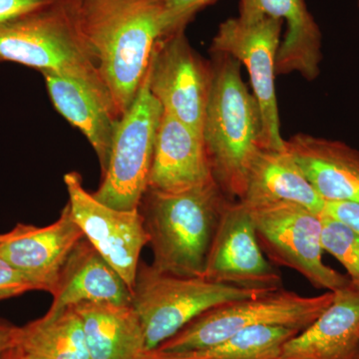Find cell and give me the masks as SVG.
<instances>
[{
    "mask_svg": "<svg viewBox=\"0 0 359 359\" xmlns=\"http://www.w3.org/2000/svg\"><path fill=\"white\" fill-rule=\"evenodd\" d=\"M88 44L120 117L132 105L165 34L158 0H73Z\"/></svg>",
    "mask_w": 359,
    "mask_h": 359,
    "instance_id": "obj_1",
    "label": "cell"
},
{
    "mask_svg": "<svg viewBox=\"0 0 359 359\" xmlns=\"http://www.w3.org/2000/svg\"><path fill=\"white\" fill-rule=\"evenodd\" d=\"M211 68L203 140L215 182L229 200L240 201L250 163L263 148L261 113L237 59L212 53Z\"/></svg>",
    "mask_w": 359,
    "mask_h": 359,
    "instance_id": "obj_2",
    "label": "cell"
},
{
    "mask_svg": "<svg viewBox=\"0 0 359 359\" xmlns=\"http://www.w3.org/2000/svg\"><path fill=\"white\" fill-rule=\"evenodd\" d=\"M231 200L215 181L178 192L147 189L139 211L152 248V266L186 278H203L219 219Z\"/></svg>",
    "mask_w": 359,
    "mask_h": 359,
    "instance_id": "obj_3",
    "label": "cell"
},
{
    "mask_svg": "<svg viewBox=\"0 0 359 359\" xmlns=\"http://www.w3.org/2000/svg\"><path fill=\"white\" fill-rule=\"evenodd\" d=\"M0 62L68 75L109 93L80 32L73 0L0 25Z\"/></svg>",
    "mask_w": 359,
    "mask_h": 359,
    "instance_id": "obj_4",
    "label": "cell"
},
{
    "mask_svg": "<svg viewBox=\"0 0 359 359\" xmlns=\"http://www.w3.org/2000/svg\"><path fill=\"white\" fill-rule=\"evenodd\" d=\"M334 301V292L304 297L283 289L259 297L219 304L196 316L161 344L159 353H185L205 348L250 328L282 327L302 332Z\"/></svg>",
    "mask_w": 359,
    "mask_h": 359,
    "instance_id": "obj_5",
    "label": "cell"
},
{
    "mask_svg": "<svg viewBox=\"0 0 359 359\" xmlns=\"http://www.w3.org/2000/svg\"><path fill=\"white\" fill-rule=\"evenodd\" d=\"M269 292L271 290L242 289L204 278L171 275L140 262L132 287V306L140 318L151 351L208 309Z\"/></svg>",
    "mask_w": 359,
    "mask_h": 359,
    "instance_id": "obj_6",
    "label": "cell"
},
{
    "mask_svg": "<svg viewBox=\"0 0 359 359\" xmlns=\"http://www.w3.org/2000/svg\"><path fill=\"white\" fill-rule=\"evenodd\" d=\"M162 105L149 87V69L136 98L118 120L109 163L98 190L99 202L118 210L139 209L148 189Z\"/></svg>",
    "mask_w": 359,
    "mask_h": 359,
    "instance_id": "obj_7",
    "label": "cell"
},
{
    "mask_svg": "<svg viewBox=\"0 0 359 359\" xmlns=\"http://www.w3.org/2000/svg\"><path fill=\"white\" fill-rule=\"evenodd\" d=\"M248 209L259 244L273 264L294 269L316 289L327 292H334L351 282L348 276L323 262L320 215L289 202Z\"/></svg>",
    "mask_w": 359,
    "mask_h": 359,
    "instance_id": "obj_8",
    "label": "cell"
},
{
    "mask_svg": "<svg viewBox=\"0 0 359 359\" xmlns=\"http://www.w3.org/2000/svg\"><path fill=\"white\" fill-rule=\"evenodd\" d=\"M283 21L269 16L236 18L224 21L212 42V53H226L245 65L252 95L262 118L263 148L283 150L287 141L280 134L276 96V56L280 48Z\"/></svg>",
    "mask_w": 359,
    "mask_h": 359,
    "instance_id": "obj_9",
    "label": "cell"
},
{
    "mask_svg": "<svg viewBox=\"0 0 359 359\" xmlns=\"http://www.w3.org/2000/svg\"><path fill=\"white\" fill-rule=\"evenodd\" d=\"M211 80V62L196 53L184 29L157 42L149 66L151 92L164 112L201 136Z\"/></svg>",
    "mask_w": 359,
    "mask_h": 359,
    "instance_id": "obj_10",
    "label": "cell"
},
{
    "mask_svg": "<svg viewBox=\"0 0 359 359\" xmlns=\"http://www.w3.org/2000/svg\"><path fill=\"white\" fill-rule=\"evenodd\" d=\"M71 214L85 238L122 276L132 290L142 250L149 244L139 209L118 210L89 193L76 172L65 174Z\"/></svg>",
    "mask_w": 359,
    "mask_h": 359,
    "instance_id": "obj_11",
    "label": "cell"
},
{
    "mask_svg": "<svg viewBox=\"0 0 359 359\" xmlns=\"http://www.w3.org/2000/svg\"><path fill=\"white\" fill-rule=\"evenodd\" d=\"M205 280L249 290L282 289L280 271L264 256L250 210L230 201L205 259Z\"/></svg>",
    "mask_w": 359,
    "mask_h": 359,
    "instance_id": "obj_12",
    "label": "cell"
},
{
    "mask_svg": "<svg viewBox=\"0 0 359 359\" xmlns=\"http://www.w3.org/2000/svg\"><path fill=\"white\" fill-rule=\"evenodd\" d=\"M84 238L67 204L49 226L18 224L8 233H1L0 256L35 290L51 294L68 257Z\"/></svg>",
    "mask_w": 359,
    "mask_h": 359,
    "instance_id": "obj_13",
    "label": "cell"
},
{
    "mask_svg": "<svg viewBox=\"0 0 359 359\" xmlns=\"http://www.w3.org/2000/svg\"><path fill=\"white\" fill-rule=\"evenodd\" d=\"M278 359H359V283L334 292L316 320L287 340Z\"/></svg>",
    "mask_w": 359,
    "mask_h": 359,
    "instance_id": "obj_14",
    "label": "cell"
},
{
    "mask_svg": "<svg viewBox=\"0 0 359 359\" xmlns=\"http://www.w3.org/2000/svg\"><path fill=\"white\" fill-rule=\"evenodd\" d=\"M42 75L54 107L86 137L105 173L120 118L110 94L68 75L50 71Z\"/></svg>",
    "mask_w": 359,
    "mask_h": 359,
    "instance_id": "obj_15",
    "label": "cell"
},
{
    "mask_svg": "<svg viewBox=\"0 0 359 359\" xmlns=\"http://www.w3.org/2000/svg\"><path fill=\"white\" fill-rule=\"evenodd\" d=\"M261 16L287 25L276 56V75L299 72L309 81L316 79L320 72L323 37L304 0H240L238 18Z\"/></svg>",
    "mask_w": 359,
    "mask_h": 359,
    "instance_id": "obj_16",
    "label": "cell"
},
{
    "mask_svg": "<svg viewBox=\"0 0 359 359\" xmlns=\"http://www.w3.org/2000/svg\"><path fill=\"white\" fill-rule=\"evenodd\" d=\"M215 181L201 135L163 113L148 189L178 192Z\"/></svg>",
    "mask_w": 359,
    "mask_h": 359,
    "instance_id": "obj_17",
    "label": "cell"
},
{
    "mask_svg": "<svg viewBox=\"0 0 359 359\" xmlns=\"http://www.w3.org/2000/svg\"><path fill=\"white\" fill-rule=\"evenodd\" d=\"M46 314L54 316L82 302L132 304V290L108 262L82 238L61 269Z\"/></svg>",
    "mask_w": 359,
    "mask_h": 359,
    "instance_id": "obj_18",
    "label": "cell"
},
{
    "mask_svg": "<svg viewBox=\"0 0 359 359\" xmlns=\"http://www.w3.org/2000/svg\"><path fill=\"white\" fill-rule=\"evenodd\" d=\"M287 148L325 202L359 203V151L342 142L297 134Z\"/></svg>",
    "mask_w": 359,
    "mask_h": 359,
    "instance_id": "obj_19",
    "label": "cell"
},
{
    "mask_svg": "<svg viewBox=\"0 0 359 359\" xmlns=\"http://www.w3.org/2000/svg\"><path fill=\"white\" fill-rule=\"evenodd\" d=\"M240 202L250 209L280 202L294 203L320 216L325 205L287 148H262L255 155Z\"/></svg>",
    "mask_w": 359,
    "mask_h": 359,
    "instance_id": "obj_20",
    "label": "cell"
},
{
    "mask_svg": "<svg viewBox=\"0 0 359 359\" xmlns=\"http://www.w3.org/2000/svg\"><path fill=\"white\" fill-rule=\"evenodd\" d=\"M73 309L81 320L90 358H145V334L132 304L82 302Z\"/></svg>",
    "mask_w": 359,
    "mask_h": 359,
    "instance_id": "obj_21",
    "label": "cell"
},
{
    "mask_svg": "<svg viewBox=\"0 0 359 359\" xmlns=\"http://www.w3.org/2000/svg\"><path fill=\"white\" fill-rule=\"evenodd\" d=\"M14 348L23 359H91L81 320L73 308L20 327Z\"/></svg>",
    "mask_w": 359,
    "mask_h": 359,
    "instance_id": "obj_22",
    "label": "cell"
},
{
    "mask_svg": "<svg viewBox=\"0 0 359 359\" xmlns=\"http://www.w3.org/2000/svg\"><path fill=\"white\" fill-rule=\"evenodd\" d=\"M299 332L282 327L250 328L205 348L185 353L151 351L144 359H278L283 344Z\"/></svg>",
    "mask_w": 359,
    "mask_h": 359,
    "instance_id": "obj_23",
    "label": "cell"
},
{
    "mask_svg": "<svg viewBox=\"0 0 359 359\" xmlns=\"http://www.w3.org/2000/svg\"><path fill=\"white\" fill-rule=\"evenodd\" d=\"M321 247L346 269L347 276L359 283V233L347 224L320 215Z\"/></svg>",
    "mask_w": 359,
    "mask_h": 359,
    "instance_id": "obj_24",
    "label": "cell"
},
{
    "mask_svg": "<svg viewBox=\"0 0 359 359\" xmlns=\"http://www.w3.org/2000/svg\"><path fill=\"white\" fill-rule=\"evenodd\" d=\"M216 0H158L162 11L165 34L185 29L194 15Z\"/></svg>",
    "mask_w": 359,
    "mask_h": 359,
    "instance_id": "obj_25",
    "label": "cell"
},
{
    "mask_svg": "<svg viewBox=\"0 0 359 359\" xmlns=\"http://www.w3.org/2000/svg\"><path fill=\"white\" fill-rule=\"evenodd\" d=\"M35 290L20 271L0 256V302Z\"/></svg>",
    "mask_w": 359,
    "mask_h": 359,
    "instance_id": "obj_26",
    "label": "cell"
},
{
    "mask_svg": "<svg viewBox=\"0 0 359 359\" xmlns=\"http://www.w3.org/2000/svg\"><path fill=\"white\" fill-rule=\"evenodd\" d=\"M65 0H0V25Z\"/></svg>",
    "mask_w": 359,
    "mask_h": 359,
    "instance_id": "obj_27",
    "label": "cell"
},
{
    "mask_svg": "<svg viewBox=\"0 0 359 359\" xmlns=\"http://www.w3.org/2000/svg\"><path fill=\"white\" fill-rule=\"evenodd\" d=\"M321 214L347 224L359 233V203L325 202Z\"/></svg>",
    "mask_w": 359,
    "mask_h": 359,
    "instance_id": "obj_28",
    "label": "cell"
},
{
    "mask_svg": "<svg viewBox=\"0 0 359 359\" xmlns=\"http://www.w3.org/2000/svg\"><path fill=\"white\" fill-rule=\"evenodd\" d=\"M18 330L20 327L0 320V356L15 347Z\"/></svg>",
    "mask_w": 359,
    "mask_h": 359,
    "instance_id": "obj_29",
    "label": "cell"
},
{
    "mask_svg": "<svg viewBox=\"0 0 359 359\" xmlns=\"http://www.w3.org/2000/svg\"><path fill=\"white\" fill-rule=\"evenodd\" d=\"M0 359H23L22 356L18 353V351L15 348L11 349V351H6V353L2 354L0 356Z\"/></svg>",
    "mask_w": 359,
    "mask_h": 359,
    "instance_id": "obj_30",
    "label": "cell"
},
{
    "mask_svg": "<svg viewBox=\"0 0 359 359\" xmlns=\"http://www.w3.org/2000/svg\"><path fill=\"white\" fill-rule=\"evenodd\" d=\"M0 237H1V235H0Z\"/></svg>",
    "mask_w": 359,
    "mask_h": 359,
    "instance_id": "obj_31",
    "label": "cell"
}]
</instances>
